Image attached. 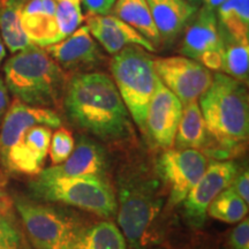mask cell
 <instances>
[{
	"instance_id": "6da1fadb",
	"label": "cell",
	"mask_w": 249,
	"mask_h": 249,
	"mask_svg": "<svg viewBox=\"0 0 249 249\" xmlns=\"http://www.w3.org/2000/svg\"><path fill=\"white\" fill-rule=\"evenodd\" d=\"M64 107L71 123L102 141L123 142L132 136V118L107 74L74 76L67 83Z\"/></svg>"
},
{
	"instance_id": "7a4b0ae2",
	"label": "cell",
	"mask_w": 249,
	"mask_h": 249,
	"mask_svg": "<svg viewBox=\"0 0 249 249\" xmlns=\"http://www.w3.org/2000/svg\"><path fill=\"white\" fill-rule=\"evenodd\" d=\"M117 216L133 249H151L164 239L163 183L157 174L130 167L118 174Z\"/></svg>"
},
{
	"instance_id": "3957f363",
	"label": "cell",
	"mask_w": 249,
	"mask_h": 249,
	"mask_svg": "<svg viewBox=\"0 0 249 249\" xmlns=\"http://www.w3.org/2000/svg\"><path fill=\"white\" fill-rule=\"evenodd\" d=\"M4 81L15 99L27 105L52 108L64 99L67 77L44 48L29 45L4 66Z\"/></svg>"
},
{
	"instance_id": "277c9868",
	"label": "cell",
	"mask_w": 249,
	"mask_h": 249,
	"mask_svg": "<svg viewBox=\"0 0 249 249\" xmlns=\"http://www.w3.org/2000/svg\"><path fill=\"white\" fill-rule=\"evenodd\" d=\"M200 105L208 133L225 149L248 140L249 103L245 83L216 73L201 96Z\"/></svg>"
},
{
	"instance_id": "5b68a950",
	"label": "cell",
	"mask_w": 249,
	"mask_h": 249,
	"mask_svg": "<svg viewBox=\"0 0 249 249\" xmlns=\"http://www.w3.org/2000/svg\"><path fill=\"white\" fill-rule=\"evenodd\" d=\"M31 198L65 204L105 218L117 214L116 192L105 178L61 177L42 170L29 182Z\"/></svg>"
},
{
	"instance_id": "8992f818",
	"label": "cell",
	"mask_w": 249,
	"mask_h": 249,
	"mask_svg": "<svg viewBox=\"0 0 249 249\" xmlns=\"http://www.w3.org/2000/svg\"><path fill=\"white\" fill-rule=\"evenodd\" d=\"M14 205L33 249H77L86 224L71 211L27 196H15Z\"/></svg>"
},
{
	"instance_id": "52a82bcc",
	"label": "cell",
	"mask_w": 249,
	"mask_h": 249,
	"mask_svg": "<svg viewBox=\"0 0 249 249\" xmlns=\"http://www.w3.org/2000/svg\"><path fill=\"white\" fill-rule=\"evenodd\" d=\"M111 73L129 116L145 132L148 107L156 82L154 59L138 45L121 50L112 58Z\"/></svg>"
},
{
	"instance_id": "ba28073f",
	"label": "cell",
	"mask_w": 249,
	"mask_h": 249,
	"mask_svg": "<svg viewBox=\"0 0 249 249\" xmlns=\"http://www.w3.org/2000/svg\"><path fill=\"white\" fill-rule=\"evenodd\" d=\"M207 156L196 149H166L156 163V174L169 193L171 207L181 204L208 167Z\"/></svg>"
},
{
	"instance_id": "9c48e42d",
	"label": "cell",
	"mask_w": 249,
	"mask_h": 249,
	"mask_svg": "<svg viewBox=\"0 0 249 249\" xmlns=\"http://www.w3.org/2000/svg\"><path fill=\"white\" fill-rule=\"evenodd\" d=\"M154 71L183 107L197 102L213 79L211 71L183 55L154 59Z\"/></svg>"
},
{
	"instance_id": "30bf717a",
	"label": "cell",
	"mask_w": 249,
	"mask_h": 249,
	"mask_svg": "<svg viewBox=\"0 0 249 249\" xmlns=\"http://www.w3.org/2000/svg\"><path fill=\"white\" fill-rule=\"evenodd\" d=\"M186 29L180 52L209 71H222L224 44L218 29L216 12L202 7Z\"/></svg>"
},
{
	"instance_id": "8fae6325",
	"label": "cell",
	"mask_w": 249,
	"mask_h": 249,
	"mask_svg": "<svg viewBox=\"0 0 249 249\" xmlns=\"http://www.w3.org/2000/svg\"><path fill=\"white\" fill-rule=\"evenodd\" d=\"M240 172L235 161L217 160L208 164L207 170L183 200L187 222L194 229H201L207 219V209L220 192L232 185Z\"/></svg>"
},
{
	"instance_id": "7c38bea8",
	"label": "cell",
	"mask_w": 249,
	"mask_h": 249,
	"mask_svg": "<svg viewBox=\"0 0 249 249\" xmlns=\"http://www.w3.org/2000/svg\"><path fill=\"white\" fill-rule=\"evenodd\" d=\"M183 105L156 75L155 89L149 103L145 133L158 147L171 149L182 116Z\"/></svg>"
},
{
	"instance_id": "4fadbf2b",
	"label": "cell",
	"mask_w": 249,
	"mask_h": 249,
	"mask_svg": "<svg viewBox=\"0 0 249 249\" xmlns=\"http://www.w3.org/2000/svg\"><path fill=\"white\" fill-rule=\"evenodd\" d=\"M51 136L52 130L48 126L30 127L12 145L0 165L9 172L37 176L49 154Z\"/></svg>"
},
{
	"instance_id": "5bb4252c",
	"label": "cell",
	"mask_w": 249,
	"mask_h": 249,
	"mask_svg": "<svg viewBox=\"0 0 249 249\" xmlns=\"http://www.w3.org/2000/svg\"><path fill=\"white\" fill-rule=\"evenodd\" d=\"M36 124L59 128L61 119L52 108L31 107L18 99L9 105L0 126V164L20 136Z\"/></svg>"
},
{
	"instance_id": "9a60e30c",
	"label": "cell",
	"mask_w": 249,
	"mask_h": 249,
	"mask_svg": "<svg viewBox=\"0 0 249 249\" xmlns=\"http://www.w3.org/2000/svg\"><path fill=\"white\" fill-rule=\"evenodd\" d=\"M62 70L87 71L96 67L102 59L97 43L87 26L74 31L67 38L44 48Z\"/></svg>"
},
{
	"instance_id": "2e32d148",
	"label": "cell",
	"mask_w": 249,
	"mask_h": 249,
	"mask_svg": "<svg viewBox=\"0 0 249 249\" xmlns=\"http://www.w3.org/2000/svg\"><path fill=\"white\" fill-rule=\"evenodd\" d=\"M87 27L93 39L110 54H117L130 45L141 46L148 52L155 51V46L148 39L114 15H90Z\"/></svg>"
},
{
	"instance_id": "e0dca14e",
	"label": "cell",
	"mask_w": 249,
	"mask_h": 249,
	"mask_svg": "<svg viewBox=\"0 0 249 249\" xmlns=\"http://www.w3.org/2000/svg\"><path fill=\"white\" fill-rule=\"evenodd\" d=\"M58 0H24L20 9L21 26L33 45L39 48L59 42L57 20Z\"/></svg>"
},
{
	"instance_id": "ac0fdd59",
	"label": "cell",
	"mask_w": 249,
	"mask_h": 249,
	"mask_svg": "<svg viewBox=\"0 0 249 249\" xmlns=\"http://www.w3.org/2000/svg\"><path fill=\"white\" fill-rule=\"evenodd\" d=\"M45 172L61 177H98L107 179V156L104 149L91 139L82 138L64 163L44 169Z\"/></svg>"
},
{
	"instance_id": "d6986e66",
	"label": "cell",
	"mask_w": 249,
	"mask_h": 249,
	"mask_svg": "<svg viewBox=\"0 0 249 249\" xmlns=\"http://www.w3.org/2000/svg\"><path fill=\"white\" fill-rule=\"evenodd\" d=\"M160 40H173L197 13V7L186 0H147Z\"/></svg>"
},
{
	"instance_id": "ffe728a7",
	"label": "cell",
	"mask_w": 249,
	"mask_h": 249,
	"mask_svg": "<svg viewBox=\"0 0 249 249\" xmlns=\"http://www.w3.org/2000/svg\"><path fill=\"white\" fill-rule=\"evenodd\" d=\"M111 12L114 17L141 34L154 46L160 43L147 0H117Z\"/></svg>"
},
{
	"instance_id": "44dd1931",
	"label": "cell",
	"mask_w": 249,
	"mask_h": 249,
	"mask_svg": "<svg viewBox=\"0 0 249 249\" xmlns=\"http://www.w3.org/2000/svg\"><path fill=\"white\" fill-rule=\"evenodd\" d=\"M208 136L209 133L205 126L198 102H193L185 105L174 139L177 149L200 150L208 143Z\"/></svg>"
},
{
	"instance_id": "7402d4cb",
	"label": "cell",
	"mask_w": 249,
	"mask_h": 249,
	"mask_svg": "<svg viewBox=\"0 0 249 249\" xmlns=\"http://www.w3.org/2000/svg\"><path fill=\"white\" fill-rule=\"evenodd\" d=\"M220 36L249 38V0H226L216 11Z\"/></svg>"
},
{
	"instance_id": "603a6c76",
	"label": "cell",
	"mask_w": 249,
	"mask_h": 249,
	"mask_svg": "<svg viewBox=\"0 0 249 249\" xmlns=\"http://www.w3.org/2000/svg\"><path fill=\"white\" fill-rule=\"evenodd\" d=\"M24 0H0V37L11 53L31 45L22 29L20 9Z\"/></svg>"
},
{
	"instance_id": "cb8c5ba5",
	"label": "cell",
	"mask_w": 249,
	"mask_h": 249,
	"mask_svg": "<svg viewBox=\"0 0 249 249\" xmlns=\"http://www.w3.org/2000/svg\"><path fill=\"white\" fill-rule=\"evenodd\" d=\"M77 249H127V241L116 224L104 220L86 226Z\"/></svg>"
},
{
	"instance_id": "d4e9b609",
	"label": "cell",
	"mask_w": 249,
	"mask_h": 249,
	"mask_svg": "<svg viewBox=\"0 0 249 249\" xmlns=\"http://www.w3.org/2000/svg\"><path fill=\"white\" fill-rule=\"evenodd\" d=\"M222 39L224 57L220 73L246 83L249 71V38L232 39L222 37Z\"/></svg>"
},
{
	"instance_id": "484cf974",
	"label": "cell",
	"mask_w": 249,
	"mask_h": 249,
	"mask_svg": "<svg viewBox=\"0 0 249 249\" xmlns=\"http://www.w3.org/2000/svg\"><path fill=\"white\" fill-rule=\"evenodd\" d=\"M207 214L220 222L235 224L248 214V204L229 186L213 198L207 209Z\"/></svg>"
},
{
	"instance_id": "4316f807",
	"label": "cell",
	"mask_w": 249,
	"mask_h": 249,
	"mask_svg": "<svg viewBox=\"0 0 249 249\" xmlns=\"http://www.w3.org/2000/svg\"><path fill=\"white\" fill-rule=\"evenodd\" d=\"M55 20H57L59 42H61L62 39L71 36L82 23L83 14L80 2L58 0Z\"/></svg>"
},
{
	"instance_id": "83f0119b",
	"label": "cell",
	"mask_w": 249,
	"mask_h": 249,
	"mask_svg": "<svg viewBox=\"0 0 249 249\" xmlns=\"http://www.w3.org/2000/svg\"><path fill=\"white\" fill-rule=\"evenodd\" d=\"M0 249H33L13 214H0Z\"/></svg>"
},
{
	"instance_id": "f1b7e54d",
	"label": "cell",
	"mask_w": 249,
	"mask_h": 249,
	"mask_svg": "<svg viewBox=\"0 0 249 249\" xmlns=\"http://www.w3.org/2000/svg\"><path fill=\"white\" fill-rule=\"evenodd\" d=\"M74 147H75V142H74L73 134L66 128L59 127L52 134L51 142H50L49 155L52 165L64 163L71 156Z\"/></svg>"
},
{
	"instance_id": "f546056e",
	"label": "cell",
	"mask_w": 249,
	"mask_h": 249,
	"mask_svg": "<svg viewBox=\"0 0 249 249\" xmlns=\"http://www.w3.org/2000/svg\"><path fill=\"white\" fill-rule=\"evenodd\" d=\"M229 245L231 249H249V220L247 217L233 229Z\"/></svg>"
},
{
	"instance_id": "4dcf8cb0",
	"label": "cell",
	"mask_w": 249,
	"mask_h": 249,
	"mask_svg": "<svg viewBox=\"0 0 249 249\" xmlns=\"http://www.w3.org/2000/svg\"><path fill=\"white\" fill-rule=\"evenodd\" d=\"M90 15H107L117 0H81Z\"/></svg>"
},
{
	"instance_id": "1f68e13d",
	"label": "cell",
	"mask_w": 249,
	"mask_h": 249,
	"mask_svg": "<svg viewBox=\"0 0 249 249\" xmlns=\"http://www.w3.org/2000/svg\"><path fill=\"white\" fill-rule=\"evenodd\" d=\"M236 194L244 200L246 203L249 204V173L248 170L240 171L235 179L233 180L232 185Z\"/></svg>"
},
{
	"instance_id": "d6a6232c",
	"label": "cell",
	"mask_w": 249,
	"mask_h": 249,
	"mask_svg": "<svg viewBox=\"0 0 249 249\" xmlns=\"http://www.w3.org/2000/svg\"><path fill=\"white\" fill-rule=\"evenodd\" d=\"M9 107V96L8 89L5 85V81L0 76V126H1L2 119H4L6 111Z\"/></svg>"
},
{
	"instance_id": "836d02e7",
	"label": "cell",
	"mask_w": 249,
	"mask_h": 249,
	"mask_svg": "<svg viewBox=\"0 0 249 249\" xmlns=\"http://www.w3.org/2000/svg\"><path fill=\"white\" fill-rule=\"evenodd\" d=\"M225 1L226 0H202V4H203L202 7H205L210 9V11L216 12L218 7H219L222 4H224Z\"/></svg>"
},
{
	"instance_id": "e575fe53",
	"label": "cell",
	"mask_w": 249,
	"mask_h": 249,
	"mask_svg": "<svg viewBox=\"0 0 249 249\" xmlns=\"http://www.w3.org/2000/svg\"><path fill=\"white\" fill-rule=\"evenodd\" d=\"M8 207H9V201L6 200L5 196H0V214L7 213Z\"/></svg>"
},
{
	"instance_id": "d590c367",
	"label": "cell",
	"mask_w": 249,
	"mask_h": 249,
	"mask_svg": "<svg viewBox=\"0 0 249 249\" xmlns=\"http://www.w3.org/2000/svg\"><path fill=\"white\" fill-rule=\"evenodd\" d=\"M6 57V49H5V44L2 42L1 37H0V67H1L2 60H4Z\"/></svg>"
},
{
	"instance_id": "8d00e7d4",
	"label": "cell",
	"mask_w": 249,
	"mask_h": 249,
	"mask_svg": "<svg viewBox=\"0 0 249 249\" xmlns=\"http://www.w3.org/2000/svg\"><path fill=\"white\" fill-rule=\"evenodd\" d=\"M186 1H188L189 4L196 6V7H198V5L202 4V0H186Z\"/></svg>"
},
{
	"instance_id": "74e56055",
	"label": "cell",
	"mask_w": 249,
	"mask_h": 249,
	"mask_svg": "<svg viewBox=\"0 0 249 249\" xmlns=\"http://www.w3.org/2000/svg\"><path fill=\"white\" fill-rule=\"evenodd\" d=\"M0 196H5V192H4V182L0 180Z\"/></svg>"
},
{
	"instance_id": "f35d334b",
	"label": "cell",
	"mask_w": 249,
	"mask_h": 249,
	"mask_svg": "<svg viewBox=\"0 0 249 249\" xmlns=\"http://www.w3.org/2000/svg\"><path fill=\"white\" fill-rule=\"evenodd\" d=\"M71 1H76V2H81V0H71Z\"/></svg>"
},
{
	"instance_id": "ab89813d",
	"label": "cell",
	"mask_w": 249,
	"mask_h": 249,
	"mask_svg": "<svg viewBox=\"0 0 249 249\" xmlns=\"http://www.w3.org/2000/svg\"><path fill=\"white\" fill-rule=\"evenodd\" d=\"M151 249H152V248H151Z\"/></svg>"
}]
</instances>
